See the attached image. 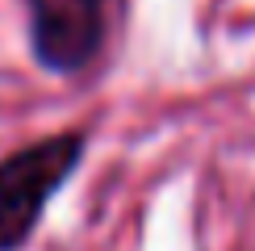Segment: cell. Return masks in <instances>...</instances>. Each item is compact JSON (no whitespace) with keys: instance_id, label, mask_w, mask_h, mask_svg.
I'll return each mask as SVG.
<instances>
[{"instance_id":"1","label":"cell","mask_w":255,"mask_h":251,"mask_svg":"<svg viewBox=\"0 0 255 251\" xmlns=\"http://www.w3.org/2000/svg\"><path fill=\"white\" fill-rule=\"evenodd\" d=\"M88 151L84 130H59L0 159V251H21Z\"/></svg>"},{"instance_id":"2","label":"cell","mask_w":255,"mask_h":251,"mask_svg":"<svg viewBox=\"0 0 255 251\" xmlns=\"http://www.w3.org/2000/svg\"><path fill=\"white\" fill-rule=\"evenodd\" d=\"M29 4V46L42 71L80 76L101 55L109 34L105 0H25Z\"/></svg>"}]
</instances>
